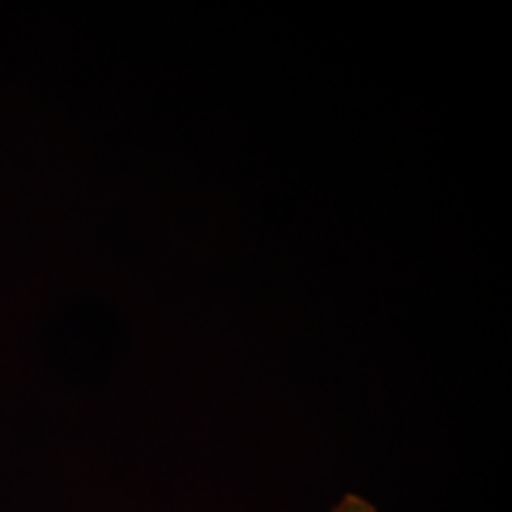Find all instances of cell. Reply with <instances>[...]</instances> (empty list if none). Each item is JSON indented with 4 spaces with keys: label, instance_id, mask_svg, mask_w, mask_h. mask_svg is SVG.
<instances>
[{
    "label": "cell",
    "instance_id": "cell-1",
    "mask_svg": "<svg viewBox=\"0 0 512 512\" xmlns=\"http://www.w3.org/2000/svg\"><path fill=\"white\" fill-rule=\"evenodd\" d=\"M330 512H382L372 501L359 494L342 495V499L334 505Z\"/></svg>",
    "mask_w": 512,
    "mask_h": 512
}]
</instances>
